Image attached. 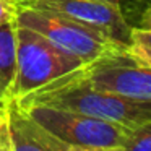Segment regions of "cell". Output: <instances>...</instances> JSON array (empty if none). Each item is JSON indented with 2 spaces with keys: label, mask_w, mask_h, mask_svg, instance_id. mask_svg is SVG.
I'll return each mask as SVG.
<instances>
[{
  "label": "cell",
  "mask_w": 151,
  "mask_h": 151,
  "mask_svg": "<svg viewBox=\"0 0 151 151\" xmlns=\"http://www.w3.org/2000/svg\"><path fill=\"white\" fill-rule=\"evenodd\" d=\"M17 101L21 106L39 104L70 109L114 122L130 130L151 122V101L125 98L111 91L98 89L76 75L75 70Z\"/></svg>",
  "instance_id": "cell-1"
},
{
  "label": "cell",
  "mask_w": 151,
  "mask_h": 151,
  "mask_svg": "<svg viewBox=\"0 0 151 151\" xmlns=\"http://www.w3.org/2000/svg\"><path fill=\"white\" fill-rule=\"evenodd\" d=\"M15 20L18 26L39 33L54 46L81 59L85 63L115 50H127L112 37L55 12L18 5Z\"/></svg>",
  "instance_id": "cell-2"
},
{
  "label": "cell",
  "mask_w": 151,
  "mask_h": 151,
  "mask_svg": "<svg viewBox=\"0 0 151 151\" xmlns=\"http://www.w3.org/2000/svg\"><path fill=\"white\" fill-rule=\"evenodd\" d=\"M17 41V75L12 88L13 99L23 98L85 65L81 59L59 49L29 28L18 26Z\"/></svg>",
  "instance_id": "cell-3"
},
{
  "label": "cell",
  "mask_w": 151,
  "mask_h": 151,
  "mask_svg": "<svg viewBox=\"0 0 151 151\" xmlns=\"http://www.w3.org/2000/svg\"><path fill=\"white\" fill-rule=\"evenodd\" d=\"M21 106V104H20ZM41 127L67 146L117 148L122 146L130 128L94 115L49 106H21Z\"/></svg>",
  "instance_id": "cell-4"
},
{
  "label": "cell",
  "mask_w": 151,
  "mask_h": 151,
  "mask_svg": "<svg viewBox=\"0 0 151 151\" xmlns=\"http://www.w3.org/2000/svg\"><path fill=\"white\" fill-rule=\"evenodd\" d=\"M91 86L125 98L151 101V67L138 63L127 50H115L75 70Z\"/></svg>",
  "instance_id": "cell-5"
},
{
  "label": "cell",
  "mask_w": 151,
  "mask_h": 151,
  "mask_svg": "<svg viewBox=\"0 0 151 151\" xmlns=\"http://www.w3.org/2000/svg\"><path fill=\"white\" fill-rule=\"evenodd\" d=\"M18 5L55 12L112 37L127 49L132 26L119 5L107 0H18Z\"/></svg>",
  "instance_id": "cell-6"
},
{
  "label": "cell",
  "mask_w": 151,
  "mask_h": 151,
  "mask_svg": "<svg viewBox=\"0 0 151 151\" xmlns=\"http://www.w3.org/2000/svg\"><path fill=\"white\" fill-rule=\"evenodd\" d=\"M67 145L41 127L12 99L0 124V151H67Z\"/></svg>",
  "instance_id": "cell-7"
},
{
  "label": "cell",
  "mask_w": 151,
  "mask_h": 151,
  "mask_svg": "<svg viewBox=\"0 0 151 151\" xmlns=\"http://www.w3.org/2000/svg\"><path fill=\"white\" fill-rule=\"evenodd\" d=\"M17 20H8L0 24V102L12 101L15 75H17Z\"/></svg>",
  "instance_id": "cell-8"
},
{
  "label": "cell",
  "mask_w": 151,
  "mask_h": 151,
  "mask_svg": "<svg viewBox=\"0 0 151 151\" xmlns=\"http://www.w3.org/2000/svg\"><path fill=\"white\" fill-rule=\"evenodd\" d=\"M127 52L141 65L151 67V4L141 12L137 23H132Z\"/></svg>",
  "instance_id": "cell-9"
},
{
  "label": "cell",
  "mask_w": 151,
  "mask_h": 151,
  "mask_svg": "<svg viewBox=\"0 0 151 151\" xmlns=\"http://www.w3.org/2000/svg\"><path fill=\"white\" fill-rule=\"evenodd\" d=\"M124 151H151V122L128 132L124 145Z\"/></svg>",
  "instance_id": "cell-10"
},
{
  "label": "cell",
  "mask_w": 151,
  "mask_h": 151,
  "mask_svg": "<svg viewBox=\"0 0 151 151\" xmlns=\"http://www.w3.org/2000/svg\"><path fill=\"white\" fill-rule=\"evenodd\" d=\"M17 0H0V24L8 20H13L17 15Z\"/></svg>",
  "instance_id": "cell-11"
},
{
  "label": "cell",
  "mask_w": 151,
  "mask_h": 151,
  "mask_svg": "<svg viewBox=\"0 0 151 151\" xmlns=\"http://www.w3.org/2000/svg\"><path fill=\"white\" fill-rule=\"evenodd\" d=\"M67 151H124L122 146L117 148H76V146H68Z\"/></svg>",
  "instance_id": "cell-12"
},
{
  "label": "cell",
  "mask_w": 151,
  "mask_h": 151,
  "mask_svg": "<svg viewBox=\"0 0 151 151\" xmlns=\"http://www.w3.org/2000/svg\"><path fill=\"white\" fill-rule=\"evenodd\" d=\"M107 2H111V4H115V5H119V7H120V4H122V0H107Z\"/></svg>",
  "instance_id": "cell-13"
},
{
  "label": "cell",
  "mask_w": 151,
  "mask_h": 151,
  "mask_svg": "<svg viewBox=\"0 0 151 151\" xmlns=\"http://www.w3.org/2000/svg\"><path fill=\"white\" fill-rule=\"evenodd\" d=\"M7 111V109H5ZM5 111H0V124H2V120H4V115H5Z\"/></svg>",
  "instance_id": "cell-14"
},
{
  "label": "cell",
  "mask_w": 151,
  "mask_h": 151,
  "mask_svg": "<svg viewBox=\"0 0 151 151\" xmlns=\"http://www.w3.org/2000/svg\"><path fill=\"white\" fill-rule=\"evenodd\" d=\"M145 2H146V4H151V0H145Z\"/></svg>",
  "instance_id": "cell-15"
},
{
  "label": "cell",
  "mask_w": 151,
  "mask_h": 151,
  "mask_svg": "<svg viewBox=\"0 0 151 151\" xmlns=\"http://www.w3.org/2000/svg\"><path fill=\"white\" fill-rule=\"evenodd\" d=\"M17 2H18V0H17Z\"/></svg>",
  "instance_id": "cell-16"
}]
</instances>
